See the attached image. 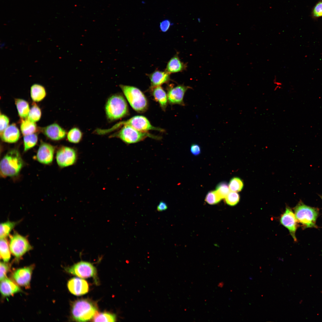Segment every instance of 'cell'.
<instances>
[{
	"mask_svg": "<svg viewBox=\"0 0 322 322\" xmlns=\"http://www.w3.org/2000/svg\"><path fill=\"white\" fill-rule=\"evenodd\" d=\"M23 165L24 162L19 151L16 149H11L1 160V174L4 177L16 176L19 174Z\"/></svg>",
	"mask_w": 322,
	"mask_h": 322,
	"instance_id": "obj_1",
	"label": "cell"
},
{
	"mask_svg": "<svg viewBox=\"0 0 322 322\" xmlns=\"http://www.w3.org/2000/svg\"><path fill=\"white\" fill-rule=\"evenodd\" d=\"M105 111L108 119L110 121L118 120L129 114L128 107L125 99L118 94L113 95L108 99Z\"/></svg>",
	"mask_w": 322,
	"mask_h": 322,
	"instance_id": "obj_2",
	"label": "cell"
},
{
	"mask_svg": "<svg viewBox=\"0 0 322 322\" xmlns=\"http://www.w3.org/2000/svg\"><path fill=\"white\" fill-rule=\"evenodd\" d=\"M97 310V305L93 301L88 299H79L72 304V317L77 321H86L93 318Z\"/></svg>",
	"mask_w": 322,
	"mask_h": 322,
	"instance_id": "obj_3",
	"label": "cell"
},
{
	"mask_svg": "<svg viewBox=\"0 0 322 322\" xmlns=\"http://www.w3.org/2000/svg\"><path fill=\"white\" fill-rule=\"evenodd\" d=\"M124 126H129L138 130L144 132H148V131L151 130L161 132L164 131L163 129L152 126L145 117L141 115H137L133 117L126 120L120 122L109 129H98L97 132L98 134L100 135L105 134Z\"/></svg>",
	"mask_w": 322,
	"mask_h": 322,
	"instance_id": "obj_4",
	"label": "cell"
},
{
	"mask_svg": "<svg viewBox=\"0 0 322 322\" xmlns=\"http://www.w3.org/2000/svg\"><path fill=\"white\" fill-rule=\"evenodd\" d=\"M120 87L131 107L139 113L147 109L148 103L144 94L138 88L132 86L121 84Z\"/></svg>",
	"mask_w": 322,
	"mask_h": 322,
	"instance_id": "obj_5",
	"label": "cell"
},
{
	"mask_svg": "<svg viewBox=\"0 0 322 322\" xmlns=\"http://www.w3.org/2000/svg\"><path fill=\"white\" fill-rule=\"evenodd\" d=\"M294 210L298 222L304 228L317 227L316 223L319 214L317 208L307 206L300 201Z\"/></svg>",
	"mask_w": 322,
	"mask_h": 322,
	"instance_id": "obj_6",
	"label": "cell"
},
{
	"mask_svg": "<svg viewBox=\"0 0 322 322\" xmlns=\"http://www.w3.org/2000/svg\"><path fill=\"white\" fill-rule=\"evenodd\" d=\"M112 137L119 138L127 144L137 143L143 141L146 138L150 137L160 140V137L151 134L148 132L142 131L128 126H124L118 131L110 136Z\"/></svg>",
	"mask_w": 322,
	"mask_h": 322,
	"instance_id": "obj_7",
	"label": "cell"
},
{
	"mask_svg": "<svg viewBox=\"0 0 322 322\" xmlns=\"http://www.w3.org/2000/svg\"><path fill=\"white\" fill-rule=\"evenodd\" d=\"M9 245L11 253L16 260H18L32 247L27 238L16 232L9 236Z\"/></svg>",
	"mask_w": 322,
	"mask_h": 322,
	"instance_id": "obj_8",
	"label": "cell"
},
{
	"mask_svg": "<svg viewBox=\"0 0 322 322\" xmlns=\"http://www.w3.org/2000/svg\"><path fill=\"white\" fill-rule=\"evenodd\" d=\"M67 272L81 278H96L97 270L91 263L81 261L73 265L65 268Z\"/></svg>",
	"mask_w": 322,
	"mask_h": 322,
	"instance_id": "obj_9",
	"label": "cell"
},
{
	"mask_svg": "<svg viewBox=\"0 0 322 322\" xmlns=\"http://www.w3.org/2000/svg\"><path fill=\"white\" fill-rule=\"evenodd\" d=\"M77 158L75 150L73 148L65 146L61 147L57 151L56 160L58 165L63 168L74 164Z\"/></svg>",
	"mask_w": 322,
	"mask_h": 322,
	"instance_id": "obj_10",
	"label": "cell"
},
{
	"mask_svg": "<svg viewBox=\"0 0 322 322\" xmlns=\"http://www.w3.org/2000/svg\"><path fill=\"white\" fill-rule=\"evenodd\" d=\"M192 88L183 84L174 86L170 85L167 88V96L168 102L171 105L177 104L182 106L185 105L183 99L185 92Z\"/></svg>",
	"mask_w": 322,
	"mask_h": 322,
	"instance_id": "obj_11",
	"label": "cell"
},
{
	"mask_svg": "<svg viewBox=\"0 0 322 322\" xmlns=\"http://www.w3.org/2000/svg\"><path fill=\"white\" fill-rule=\"evenodd\" d=\"M34 267L32 264L14 270L11 274L12 279L19 286L29 288Z\"/></svg>",
	"mask_w": 322,
	"mask_h": 322,
	"instance_id": "obj_12",
	"label": "cell"
},
{
	"mask_svg": "<svg viewBox=\"0 0 322 322\" xmlns=\"http://www.w3.org/2000/svg\"><path fill=\"white\" fill-rule=\"evenodd\" d=\"M280 222L288 229L294 241H296L295 232L297 229L298 221L294 213L290 207L286 208L285 212L281 217Z\"/></svg>",
	"mask_w": 322,
	"mask_h": 322,
	"instance_id": "obj_13",
	"label": "cell"
},
{
	"mask_svg": "<svg viewBox=\"0 0 322 322\" xmlns=\"http://www.w3.org/2000/svg\"><path fill=\"white\" fill-rule=\"evenodd\" d=\"M54 147L51 144L42 142L37 151L36 158L40 163L45 165L51 163L53 160Z\"/></svg>",
	"mask_w": 322,
	"mask_h": 322,
	"instance_id": "obj_14",
	"label": "cell"
},
{
	"mask_svg": "<svg viewBox=\"0 0 322 322\" xmlns=\"http://www.w3.org/2000/svg\"><path fill=\"white\" fill-rule=\"evenodd\" d=\"M68 288L72 294L77 296L84 295L89 291V285L85 280L75 277L70 279L67 284Z\"/></svg>",
	"mask_w": 322,
	"mask_h": 322,
	"instance_id": "obj_15",
	"label": "cell"
},
{
	"mask_svg": "<svg viewBox=\"0 0 322 322\" xmlns=\"http://www.w3.org/2000/svg\"><path fill=\"white\" fill-rule=\"evenodd\" d=\"M0 281V292L3 297L12 296L22 291L18 284L7 277Z\"/></svg>",
	"mask_w": 322,
	"mask_h": 322,
	"instance_id": "obj_16",
	"label": "cell"
},
{
	"mask_svg": "<svg viewBox=\"0 0 322 322\" xmlns=\"http://www.w3.org/2000/svg\"><path fill=\"white\" fill-rule=\"evenodd\" d=\"M42 131L47 137L53 140H61L64 138L66 134L65 130L55 123L43 128Z\"/></svg>",
	"mask_w": 322,
	"mask_h": 322,
	"instance_id": "obj_17",
	"label": "cell"
},
{
	"mask_svg": "<svg viewBox=\"0 0 322 322\" xmlns=\"http://www.w3.org/2000/svg\"><path fill=\"white\" fill-rule=\"evenodd\" d=\"M170 74L164 71L156 70L151 73L148 74L151 81V86L152 87L160 86L168 83L171 80Z\"/></svg>",
	"mask_w": 322,
	"mask_h": 322,
	"instance_id": "obj_18",
	"label": "cell"
},
{
	"mask_svg": "<svg viewBox=\"0 0 322 322\" xmlns=\"http://www.w3.org/2000/svg\"><path fill=\"white\" fill-rule=\"evenodd\" d=\"M0 136L3 141L9 143H14L19 140L20 133L16 125L12 124L9 125L2 132L0 133Z\"/></svg>",
	"mask_w": 322,
	"mask_h": 322,
	"instance_id": "obj_19",
	"label": "cell"
},
{
	"mask_svg": "<svg viewBox=\"0 0 322 322\" xmlns=\"http://www.w3.org/2000/svg\"><path fill=\"white\" fill-rule=\"evenodd\" d=\"M149 90L155 100L159 103L162 110L165 111L168 102L167 94L160 86L150 87Z\"/></svg>",
	"mask_w": 322,
	"mask_h": 322,
	"instance_id": "obj_20",
	"label": "cell"
},
{
	"mask_svg": "<svg viewBox=\"0 0 322 322\" xmlns=\"http://www.w3.org/2000/svg\"><path fill=\"white\" fill-rule=\"evenodd\" d=\"M187 67V64L181 61L177 53L168 62L165 71L171 74L182 72Z\"/></svg>",
	"mask_w": 322,
	"mask_h": 322,
	"instance_id": "obj_21",
	"label": "cell"
},
{
	"mask_svg": "<svg viewBox=\"0 0 322 322\" xmlns=\"http://www.w3.org/2000/svg\"><path fill=\"white\" fill-rule=\"evenodd\" d=\"M30 95L33 101L35 102L41 101L46 95L45 88L40 84H34L31 87Z\"/></svg>",
	"mask_w": 322,
	"mask_h": 322,
	"instance_id": "obj_22",
	"label": "cell"
},
{
	"mask_svg": "<svg viewBox=\"0 0 322 322\" xmlns=\"http://www.w3.org/2000/svg\"><path fill=\"white\" fill-rule=\"evenodd\" d=\"M15 103L20 117L24 119L27 117L30 109L28 103L22 99H16Z\"/></svg>",
	"mask_w": 322,
	"mask_h": 322,
	"instance_id": "obj_23",
	"label": "cell"
},
{
	"mask_svg": "<svg viewBox=\"0 0 322 322\" xmlns=\"http://www.w3.org/2000/svg\"><path fill=\"white\" fill-rule=\"evenodd\" d=\"M0 253L1 258L4 262L8 261L11 257V252L6 238H0Z\"/></svg>",
	"mask_w": 322,
	"mask_h": 322,
	"instance_id": "obj_24",
	"label": "cell"
},
{
	"mask_svg": "<svg viewBox=\"0 0 322 322\" xmlns=\"http://www.w3.org/2000/svg\"><path fill=\"white\" fill-rule=\"evenodd\" d=\"M20 129L22 134L24 136L35 133L37 130V126L35 122L27 118L22 121Z\"/></svg>",
	"mask_w": 322,
	"mask_h": 322,
	"instance_id": "obj_25",
	"label": "cell"
},
{
	"mask_svg": "<svg viewBox=\"0 0 322 322\" xmlns=\"http://www.w3.org/2000/svg\"><path fill=\"white\" fill-rule=\"evenodd\" d=\"M18 222L7 221L0 224V238H6L10 235V232L18 224Z\"/></svg>",
	"mask_w": 322,
	"mask_h": 322,
	"instance_id": "obj_26",
	"label": "cell"
},
{
	"mask_svg": "<svg viewBox=\"0 0 322 322\" xmlns=\"http://www.w3.org/2000/svg\"><path fill=\"white\" fill-rule=\"evenodd\" d=\"M67 136L69 142L72 143H77L81 141L83 134L79 129L74 127L69 130Z\"/></svg>",
	"mask_w": 322,
	"mask_h": 322,
	"instance_id": "obj_27",
	"label": "cell"
},
{
	"mask_svg": "<svg viewBox=\"0 0 322 322\" xmlns=\"http://www.w3.org/2000/svg\"><path fill=\"white\" fill-rule=\"evenodd\" d=\"M116 320V315L111 313L104 312L97 313L93 317L95 322H114Z\"/></svg>",
	"mask_w": 322,
	"mask_h": 322,
	"instance_id": "obj_28",
	"label": "cell"
},
{
	"mask_svg": "<svg viewBox=\"0 0 322 322\" xmlns=\"http://www.w3.org/2000/svg\"><path fill=\"white\" fill-rule=\"evenodd\" d=\"M38 136L35 134L24 135V150L26 151L33 148L36 144Z\"/></svg>",
	"mask_w": 322,
	"mask_h": 322,
	"instance_id": "obj_29",
	"label": "cell"
},
{
	"mask_svg": "<svg viewBox=\"0 0 322 322\" xmlns=\"http://www.w3.org/2000/svg\"><path fill=\"white\" fill-rule=\"evenodd\" d=\"M228 186L230 191L237 192L242 190L244 184L240 178L238 177H234L230 180Z\"/></svg>",
	"mask_w": 322,
	"mask_h": 322,
	"instance_id": "obj_30",
	"label": "cell"
},
{
	"mask_svg": "<svg viewBox=\"0 0 322 322\" xmlns=\"http://www.w3.org/2000/svg\"><path fill=\"white\" fill-rule=\"evenodd\" d=\"M41 116L40 109L36 104H34L30 109L27 118L35 123L39 120Z\"/></svg>",
	"mask_w": 322,
	"mask_h": 322,
	"instance_id": "obj_31",
	"label": "cell"
},
{
	"mask_svg": "<svg viewBox=\"0 0 322 322\" xmlns=\"http://www.w3.org/2000/svg\"><path fill=\"white\" fill-rule=\"evenodd\" d=\"M230 190L229 186L227 183L225 182H222L217 185L215 191L222 199L225 198L230 191Z\"/></svg>",
	"mask_w": 322,
	"mask_h": 322,
	"instance_id": "obj_32",
	"label": "cell"
},
{
	"mask_svg": "<svg viewBox=\"0 0 322 322\" xmlns=\"http://www.w3.org/2000/svg\"><path fill=\"white\" fill-rule=\"evenodd\" d=\"M225 199L226 202L228 205L233 206L239 202L240 196L237 192L230 191Z\"/></svg>",
	"mask_w": 322,
	"mask_h": 322,
	"instance_id": "obj_33",
	"label": "cell"
},
{
	"mask_svg": "<svg viewBox=\"0 0 322 322\" xmlns=\"http://www.w3.org/2000/svg\"><path fill=\"white\" fill-rule=\"evenodd\" d=\"M221 200L216 191H212L208 192L205 196V200L208 204L214 205L219 203Z\"/></svg>",
	"mask_w": 322,
	"mask_h": 322,
	"instance_id": "obj_34",
	"label": "cell"
},
{
	"mask_svg": "<svg viewBox=\"0 0 322 322\" xmlns=\"http://www.w3.org/2000/svg\"><path fill=\"white\" fill-rule=\"evenodd\" d=\"M11 264L7 262H1L0 264V281L7 277V274L10 269Z\"/></svg>",
	"mask_w": 322,
	"mask_h": 322,
	"instance_id": "obj_35",
	"label": "cell"
},
{
	"mask_svg": "<svg viewBox=\"0 0 322 322\" xmlns=\"http://www.w3.org/2000/svg\"><path fill=\"white\" fill-rule=\"evenodd\" d=\"M312 14L314 18L322 16V0L318 2L313 7Z\"/></svg>",
	"mask_w": 322,
	"mask_h": 322,
	"instance_id": "obj_36",
	"label": "cell"
},
{
	"mask_svg": "<svg viewBox=\"0 0 322 322\" xmlns=\"http://www.w3.org/2000/svg\"><path fill=\"white\" fill-rule=\"evenodd\" d=\"M9 119L8 117L4 114H0V132H2L9 126Z\"/></svg>",
	"mask_w": 322,
	"mask_h": 322,
	"instance_id": "obj_37",
	"label": "cell"
},
{
	"mask_svg": "<svg viewBox=\"0 0 322 322\" xmlns=\"http://www.w3.org/2000/svg\"><path fill=\"white\" fill-rule=\"evenodd\" d=\"M190 151L191 153L195 156L199 155L201 153L200 146L196 144H193L191 145Z\"/></svg>",
	"mask_w": 322,
	"mask_h": 322,
	"instance_id": "obj_38",
	"label": "cell"
},
{
	"mask_svg": "<svg viewBox=\"0 0 322 322\" xmlns=\"http://www.w3.org/2000/svg\"><path fill=\"white\" fill-rule=\"evenodd\" d=\"M170 25V22L168 20H165L160 23V28L162 31L165 32L168 30Z\"/></svg>",
	"mask_w": 322,
	"mask_h": 322,
	"instance_id": "obj_39",
	"label": "cell"
},
{
	"mask_svg": "<svg viewBox=\"0 0 322 322\" xmlns=\"http://www.w3.org/2000/svg\"><path fill=\"white\" fill-rule=\"evenodd\" d=\"M168 208L167 204L164 202L161 201L160 202L158 205L157 207V210L158 211L161 212L166 210L168 209Z\"/></svg>",
	"mask_w": 322,
	"mask_h": 322,
	"instance_id": "obj_40",
	"label": "cell"
},
{
	"mask_svg": "<svg viewBox=\"0 0 322 322\" xmlns=\"http://www.w3.org/2000/svg\"><path fill=\"white\" fill-rule=\"evenodd\" d=\"M200 20H201V19H200V18H198V21L200 22Z\"/></svg>",
	"mask_w": 322,
	"mask_h": 322,
	"instance_id": "obj_41",
	"label": "cell"
},
{
	"mask_svg": "<svg viewBox=\"0 0 322 322\" xmlns=\"http://www.w3.org/2000/svg\"><path fill=\"white\" fill-rule=\"evenodd\" d=\"M321 198H322V197Z\"/></svg>",
	"mask_w": 322,
	"mask_h": 322,
	"instance_id": "obj_42",
	"label": "cell"
}]
</instances>
